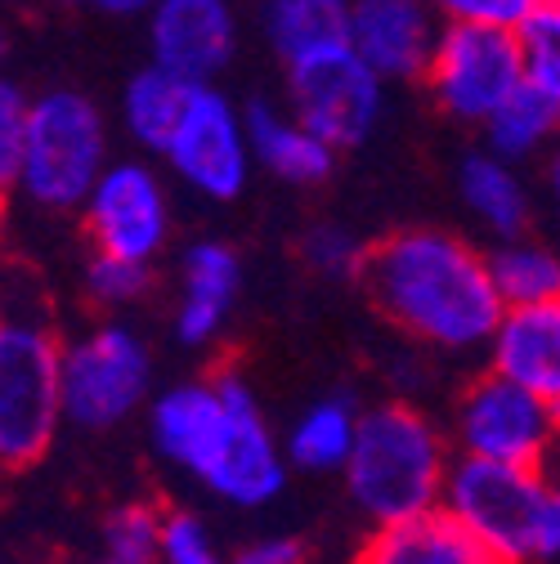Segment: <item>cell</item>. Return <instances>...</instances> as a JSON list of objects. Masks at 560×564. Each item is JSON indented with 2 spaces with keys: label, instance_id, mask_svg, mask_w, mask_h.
I'll return each instance as SVG.
<instances>
[{
  "label": "cell",
  "instance_id": "cell-1",
  "mask_svg": "<svg viewBox=\"0 0 560 564\" xmlns=\"http://www.w3.org/2000/svg\"><path fill=\"white\" fill-rule=\"evenodd\" d=\"M364 282L399 332L444 355L488 349L507 310L488 273V256L444 229L390 234L368 251Z\"/></svg>",
  "mask_w": 560,
  "mask_h": 564
},
{
  "label": "cell",
  "instance_id": "cell-2",
  "mask_svg": "<svg viewBox=\"0 0 560 564\" xmlns=\"http://www.w3.org/2000/svg\"><path fill=\"white\" fill-rule=\"evenodd\" d=\"M449 466V444L427 412L408 403H377L359 412V435L341 475L349 502L373 524H399L440 507Z\"/></svg>",
  "mask_w": 560,
  "mask_h": 564
},
{
  "label": "cell",
  "instance_id": "cell-3",
  "mask_svg": "<svg viewBox=\"0 0 560 564\" xmlns=\"http://www.w3.org/2000/svg\"><path fill=\"white\" fill-rule=\"evenodd\" d=\"M551 488L556 484L542 466H511L457 453L440 507L462 529H471L503 564H542Z\"/></svg>",
  "mask_w": 560,
  "mask_h": 564
},
{
  "label": "cell",
  "instance_id": "cell-4",
  "mask_svg": "<svg viewBox=\"0 0 560 564\" xmlns=\"http://www.w3.org/2000/svg\"><path fill=\"white\" fill-rule=\"evenodd\" d=\"M108 121L82 90H45L32 99L19 188L45 210H82L108 166Z\"/></svg>",
  "mask_w": 560,
  "mask_h": 564
},
{
  "label": "cell",
  "instance_id": "cell-5",
  "mask_svg": "<svg viewBox=\"0 0 560 564\" xmlns=\"http://www.w3.org/2000/svg\"><path fill=\"white\" fill-rule=\"evenodd\" d=\"M63 426V345L45 323H0V470L41 462Z\"/></svg>",
  "mask_w": 560,
  "mask_h": 564
},
{
  "label": "cell",
  "instance_id": "cell-6",
  "mask_svg": "<svg viewBox=\"0 0 560 564\" xmlns=\"http://www.w3.org/2000/svg\"><path fill=\"white\" fill-rule=\"evenodd\" d=\"M153 399V349L126 323H104L63 345V421L117 431Z\"/></svg>",
  "mask_w": 560,
  "mask_h": 564
},
{
  "label": "cell",
  "instance_id": "cell-7",
  "mask_svg": "<svg viewBox=\"0 0 560 564\" xmlns=\"http://www.w3.org/2000/svg\"><path fill=\"white\" fill-rule=\"evenodd\" d=\"M422 82L453 121L484 126V117L525 82L520 36L511 28L444 23Z\"/></svg>",
  "mask_w": 560,
  "mask_h": 564
},
{
  "label": "cell",
  "instance_id": "cell-8",
  "mask_svg": "<svg viewBox=\"0 0 560 564\" xmlns=\"http://www.w3.org/2000/svg\"><path fill=\"white\" fill-rule=\"evenodd\" d=\"M288 108L336 153L359 149L381 121L386 77H377L349 45H332L288 63Z\"/></svg>",
  "mask_w": 560,
  "mask_h": 564
},
{
  "label": "cell",
  "instance_id": "cell-9",
  "mask_svg": "<svg viewBox=\"0 0 560 564\" xmlns=\"http://www.w3.org/2000/svg\"><path fill=\"white\" fill-rule=\"evenodd\" d=\"M453 440H457V453L466 457L542 466L560 440V412L542 403L538 394H529L525 386L488 368V377L466 386L457 403Z\"/></svg>",
  "mask_w": 560,
  "mask_h": 564
},
{
  "label": "cell",
  "instance_id": "cell-10",
  "mask_svg": "<svg viewBox=\"0 0 560 564\" xmlns=\"http://www.w3.org/2000/svg\"><path fill=\"white\" fill-rule=\"evenodd\" d=\"M162 158L193 193L212 202H234L247 188L251 166H256L247 108H238L216 86H197Z\"/></svg>",
  "mask_w": 560,
  "mask_h": 564
},
{
  "label": "cell",
  "instance_id": "cell-11",
  "mask_svg": "<svg viewBox=\"0 0 560 564\" xmlns=\"http://www.w3.org/2000/svg\"><path fill=\"white\" fill-rule=\"evenodd\" d=\"M216 381L229 399V435H225L216 466L197 484L238 511H260L283 492L292 462H288L283 444H278V435L269 431L256 390L238 372H216Z\"/></svg>",
  "mask_w": 560,
  "mask_h": 564
},
{
  "label": "cell",
  "instance_id": "cell-12",
  "mask_svg": "<svg viewBox=\"0 0 560 564\" xmlns=\"http://www.w3.org/2000/svg\"><path fill=\"white\" fill-rule=\"evenodd\" d=\"M82 216L95 251L139 264H153L171 238L166 184L144 162H108L82 206Z\"/></svg>",
  "mask_w": 560,
  "mask_h": 564
},
{
  "label": "cell",
  "instance_id": "cell-13",
  "mask_svg": "<svg viewBox=\"0 0 560 564\" xmlns=\"http://www.w3.org/2000/svg\"><path fill=\"white\" fill-rule=\"evenodd\" d=\"M144 19L153 63L197 86H212L238 50V19L229 0H158Z\"/></svg>",
  "mask_w": 560,
  "mask_h": 564
},
{
  "label": "cell",
  "instance_id": "cell-14",
  "mask_svg": "<svg viewBox=\"0 0 560 564\" xmlns=\"http://www.w3.org/2000/svg\"><path fill=\"white\" fill-rule=\"evenodd\" d=\"M440 41L431 0H349V50L386 82H422Z\"/></svg>",
  "mask_w": 560,
  "mask_h": 564
},
{
  "label": "cell",
  "instance_id": "cell-15",
  "mask_svg": "<svg viewBox=\"0 0 560 564\" xmlns=\"http://www.w3.org/2000/svg\"><path fill=\"white\" fill-rule=\"evenodd\" d=\"M229 435V399L220 381H180L149 399V440L158 457L193 479L216 466Z\"/></svg>",
  "mask_w": 560,
  "mask_h": 564
},
{
  "label": "cell",
  "instance_id": "cell-16",
  "mask_svg": "<svg viewBox=\"0 0 560 564\" xmlns=\"http://www.w3.org/2000/svg\"><path fill=\"white\" fill-rule=\"evenodd\" d=\"M488 368L560 412V296L503 310L488 336Z\"/></svg>",
  "mask_w": 560,
  "mask_h": 564
},
{
  "label": "cell",
  "instance_id": "cell-17",
  "mask_svg": "<svg viewBox=\"0 0 560 564\" xmlns=\"http://www.w3.org/2000/svg\"><path fill=\"white\" fill-rule=\"evenodd\" d=\"M238 288H243V260L234 247L206 238L193 242L180 260V296H175V336L180 345L197 349L212 345L234 305H238Z\"/></svg>",
  "mask_w": 560,
  "mask_h": 564
},
{
  "label": "cell",
  "instance_id": "cell-18",
  "mask_svg": "<svg viewBox=\"0 0 560 564\" xmlns=\"http://www.w3.org/2000/svg\"><path fill=\"white\" fill-rule=\"evenodd\" d=\"M359 564H503L471 529H462L444 507L399 524H377L364 542Z\"/></svg>",
  "mask_w": 560,
  "mask_h": 564
},
{
  "label": "cell",
  "instance_id": "cell-19",
  "mask_svg": "<svg viewBox=\"0 0 560 564\" xmlns=\"http://www.w3.org/2000/svg\"><path fill=\"white\" fill-rule=\"evenodd\" d=\"M457 193H462V206L471 210V220L498 242L520 238L534 225V193L520 175V162L494 149H475L462 158Z\"/></svg>",
  "mask_w": 560,
  "mask_h": 564
},
{
  "label": "cell",
  "instance_id": "cell-20",
  "mask_svg": "<svg viewBox=\"0 0 560 564\" xmlns=\"http://www.w3.org/2000/svg\"><path fill=\"white\" fill-rule=\"evenodd\" d=\"M247 134H251V158L283 184H323L336 166V149L288 108L273 104H247Z\"/></svg>",
  "mask_w": 560,
  "mask_h": 564
},
{
  "label": "cell",
  "instance_id": "cell-21",
  "mask_svg": "<svg viewBox=\"0 0 560 564\" xmlns=\"http://www.w3.org/2000/svg\"><path fill=\"white\" fill-rule=\"evenodd\" d=\"M197 82L171 73L162 63H149L126 82L121 90V121H126V134L134 139L144 153H162L171 144V134L193 99Z\"/></svg>",
  "mask_w": 560,
  "mask_h": 564
},
{
  "label": "cell",
  "instance_id": "cell-22",
  "mask_svg": "<svg viewBox=\"0 0 560 564\" xmlns=\"http://www.w3.org/2000/svg\"><path fill=\"white\" fill-rule=\"evenodd\" d=\"M484 149H494L511 162H529V158H547V149L560 134V104L551 95H542L534 82H520L494 112L480 126Z\"/></svg>",
  "mask_w": 560,
  "mask_h": 564
},
{
  "label": "cell",
  "instance_id": "cell-23",
  "mask_svg": "<svg viewBox=\"0 0 560 564\" xmlns=\"http://www.w3.org/2000/svg\"><path fill=\"white\" fill-rule=\"evenodd\" d=\"M265 36L283 63L310 58L332 45H349V0H269Z\"/></svg>",
  "mask_w": 560,
  "mask_h": 564
},
{
  "label": "cell",
  "instance_id": "cell-24",
  "mask_svg": "<svg viewBox=\"0 0 560 564\" xmlns=\"http://www.w3.org/2000/svg\"><path fill=\"white\" fill-rule=\"evenodd\" d=\"M355 435H359V412L349 399H319L310 403L283 440V453L297 470H310V475H336L355 448Z\"/></svg>",
  "mask_w": 560,
  "mask_h": 564
},
{
  "label": "cell",
  "instance_id": "cell-25",
  "mask_svg": "<svg viewBox=\"0 0 560 564\" xmlns=\"http://www.w3.org/2000/svg\"><path fill=\"white\" fill-rule=\"evenodd\" d=\"M488 273H494V288H498L507 310L556 301L560 296V247L538 242L529 234L503 238L494 251H488Z\"/></svg>",
  "mask_w": 560,
  "mask_h": 564
},
{
  "label": "cell",
  "instance_id": "cell-26",
  "mask_svg": "<svg viewBox=\"0 0 560 564\" xmlns=\"http://www.w3.org/2000/svg\"><path fill=\"white\" fill-rule=\"evenodd\" d=\"M516 36L525 54V82H534L542 95L560 104V0H542L516 28Z\"/></svg>",
  "mask_w": 560,
  "mask_h": 564
},
{
  "label": "cell",
  "instance_id": "cell-27",
  "mask_svg": "<svg viewBox=\"0 0 560 564\" xmlns=\"http://www.w3.org/2000/svg\"><path fill=\"white\" fill-rule=\"evenodd\" d=\"M162 511L149 502H126L104 520V551L121 564H158L162 546Z\"/></svg>",
  "mask_w": 560,
  "mask_h": 564
},
{
  "label": "cell",
  "instance_id": "cell-28",
  "mask_svg": "<svg viewBox=\"0 0 560 564\" xmlns=\"http://www.w3.org/2000/svg\"><path fill=\"white\" fill-rule=\"evenodd\" d=\"M149 288H153V264H139V260L95 251V260L86 269V292L104 310H130L149 296Z\"/></svg>",
  "mask_w": 560,
  "mask_h": 564
},
{
  "label": "cell",
  "instance_id": "cell-29",
  "mask_svg": "<svg viewBox=\"0 0 560 564\" xmlns=\"http://www.w3.org/2000/svg\"><path fill=\"white\" fill-rule=\"evenodd\" d=\"M301 256L319 278L332 282H349V278H364L368 264V247L349 234L345 225H314L301 238Z\"/></svg>",
  "mask_w": 560,
  "mask_h": 564
},
{
  "label": "cell",
  "instance_id": "cell-30",
  "mask_svg": "<svg viewBox=\"0 0 560 564\" xmlns=\"http://www.w3.org/2000/svg\"><path fill=\"white\" fill-rule=\"evenodd\" d=\"M28 117H32V99L23 95V86L0 77V193L19 188L23 149H28Z\"/></svg>",
  "mask_w": 560,
  "mask_h": 564
},
{
  "label": "cell",
  "instance_id": "cell-31",
  "mask_svg": "<svg viewBox=\"0 0 560 564\" xmlns=\"http://www.w3.org/2000/svg\"><path fill=\"white\" fill-rule=\"evenodd\" d=\"M158 564H229V555L220 551L212 529H206L193 511H171L162 520Z\"/></svg>",
  "mask_w": 560,
  "mask_h": 564
},
{
  "label": "cell",
  "instance_id": "cell-32",
  "mask_svg": "<svg viewBox=\"0 0 560 564\" xmlns=\"http://www.w3.org/2000/svg\"><path fill=\"white\" fill-rule=\"evenodd\" d=\"M444 23H484V28H520L542 0H431Z\"/></svg>",
  "mask_w": 560,
  "mask_h": 564
},
{
  "label": "cell",
  "instance_id": "cell-33",
  "mask_svg": "<svg viewBox=\"0 0 560 564\" xmlns=\"http://www.w3.org/2000/svg\"><path fill=\"white\" fill-rule=\"evenodd\" d=\"M310 551L301 538H288V533H273V538H256L247 542L243 551L229 555V564H305Z\"/></svg>",
  "mask_w": 560,
  "mask_h": 564
},
{
  "label": "cell",
  "instance_id": "cell-34",
  "mask_svg": "<svg viewBox=\"0 0 560 564\" xmlns=\"http://www.w3.org/2000/svg\"><path fill=\"white\" fill-rule=\"evenodd\" d=\"M73 10H86V14H104V19H139L149 14L158 0H63Z\"/></svg>",
  "mask_w": 560,
  "mask_h": 564
},
{
  "label": "cell",
  "instance_id": "cell-35",
  "mask_svg": "<svg viewBox=\"0 0 560 564\" xmlns=\"http://www.w3.org/2000/svg\"><path fill=\"white\" fill-rule=\"evenodd\" d=\"M542 188H547L551 229H556V242H560V134H556V144L547 149V162H542Z\"/></svg>",
  "mask_w": 560,
  "mask_h": 564
},
{
  "label": "cell",
  "instance_id": "cell-36",
  "mask_svg": "<svg viewBox=\"0 0 560 564\" xmlns=\"http://www.w3.org/2000/svg\"><path fill=\"white\" fill-rule=\"evenodd\" d=\"M542 564H560V484L551 488V511H547V533H542Z\"/></svg>",
  "mask_w": 560,
  "mask_h": 564
},
{
  "label": "cell",
  "instance_id": "cell-37",
  "mask_svg": "<svg viewBox=\"0 0 560 564\" xmlns=\"http://www.w3.org/2000/svg\"><path fill=\"white\" fill-rule=\"evenodd\" d=\"M0 58H6V36H0Z\"/></svg>",
  "mask_w": 560,
  "mask_h": 564
},
{
  "label": "cell",
  "instance_id": "cell-38",
  "mask_svg": "<svg viewBox=\"0 0 560 564\" xmlns=\"http://www.w3.org/2000/svg\"><path fill=\"white\" fill-rule=\"evenodd\" d=\"M108 564H121V560H108Z\"/></svg>",
  "mask_w": 560,
  "mask_h": 564
},
{
  "label": "cell",
  "instance_id": "cell-39",
  "mask_svg": "<svg viewBox=\"0 0 560 564\" xmlns=\"http://www.w3.org/2000/svg\"><path fill=\"white\" fill-rule=\"evenodd\" d=\"M0 323H6V318H0Z\"/></svg>",
  "mask_w": 560,
  "mask_h": 564
}]
</instances>
